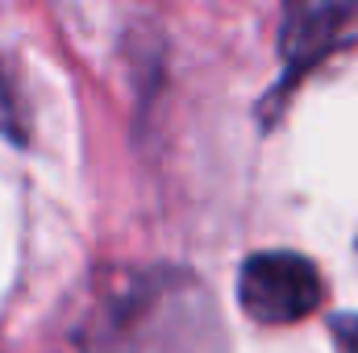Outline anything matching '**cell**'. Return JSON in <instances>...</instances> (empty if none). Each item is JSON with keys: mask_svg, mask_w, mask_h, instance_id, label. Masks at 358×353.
<instances>
[{"mask_svg": "<svg viewBox=\"0 0 358 353\" xmlns=\"http://www.w3.org/2000/svg\"><path fill=\"white\" fill-rule=\"evenodd\" d=\"M325 299V278L313 258L292 250L250 254L238 274V303L255 324H296Z\"/></svg>", "mask_w": 358, "mask_h": 353, "instance_id": "obj_1", "label": "cell"}, {"mask_svg": "<svg viewBox=\"0 0 358 353\" xmlns=\"http://www.w3.org/2000/svg\"><path fill=\"white\" fill-rule=\"evenodd\" d=\"M358 38V4H292L279 29V54L287 80L313 71Z\"/></svg>", "mask_w": 358, "mask_h": 353, "instance_id": "obj_2", "label": "cell"}, {"mask_svg": "<svg viewBox=\"0 0 358 353\" xmlns=\"http://www.w3.org/2000/svg\"><path fill=\"white\" fill-rule=\"evenodd\" d=\"M0 133L13 137V142L25 137V125H21V117H17V104H13V91H8L4 71H0Z\"/></svg>", "mask_w": 358, "mask_h": 353, "instance_id": "obj_3", "label": "cell"}, {"mask_svg": "<svg viewBox=\"0 0 358 353\" xmlns=\"http://www.w3.org/2000/svg\"><path fill=\"white\" fill-rule=\"evenodd\" d=\"M334 350L358 353V316H338L334 320Z\"/></svg>", "mask_w": 358, "mask_h": 353, "instance_id": "obj_4", "label": "cell"}]
</instances>
